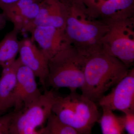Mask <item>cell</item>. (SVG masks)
<instances>
[{
    "label": "cell",
    "mask_w": 134,
    "mask_h": 134,
    "mask_svg": "<svg viewBox=\"0 0 134 134\" xmlns=\"http://www.w3.org/2000/svg\"><path fill=\"white\" fill-rule=\"evenodd\" d=\"M7 19V17L4 13H0V31L5 27Z\"/></svg>",
    "instance_id": "44dd1931"
},
{
    "label": "cell",
    "mask_w": 134,
    "mask_h": 134,
    "mask_svg": "<svg viewBox=\"0 0 134 134\" xmlns=\"http://www.w3.org/2000/svg\"><path fill=\"white\" fill-rule=\"evenodd\" d=\"M122 116L125 130L128 134H134V112L126 113Z\"/></svg>",
    "instance_id": "d6986e66"
},
{
    "label": "cell",
    "mask_w": 134,
    "mask_h": 134,
    "mask_svg": "<svg viewBox=\"0 0 134 134\" xmlns=\"http://www.w3.org/2000/svg\"><path fill=\"white\" fill-rule=\"evenodd\" d=\"M92 15L103 21L134 17V0H81Z\"/></svg>",
    "instance_id": "ba28073f"
},
{
    "label": "cell",
    "mask_w": 134,
    "mask_h": 134,
    "mask_svg": "<svg viewBox=\"0 0 134 134\" xmlns=\"http://www.w3.org/2000/svg\"><path fill=\"white\" fill-rule=\"evenodd\" d=\"M19 0H0V8L3 12L14 5Z\"/></svg>",
    "instance_id": "ffe728a7"
},
{
    "label": "cell",
    "mask_w": 134,
    "mask_h": 134,
    "mask_svg": "<svg viewBox=\"0 0 134 134\" xmlns=\"http://www.w3.org/2000/svg\"><path fill=\"white\" fill-rule=\"evenodd\" d=\"M108 30L102 39L104 52L119 59L128 68L134 62V18L104 21Z\"/></svg>",
    "instance_id": "5b68a950"
},
{
    "label": "cell",
    "mask_w": 134,
    "mask_h": 134,
    "mask_svg": "<svg viewBox=\"0 0 134 134\" xmlns=\"http://www.w3.org/2000/svg\"><path fill=\"white\" fill-rule=\"evenodd\" d=\"M19 53L21 63L31 70L45 87L48 79L49 60L31 38L20 40Z\"/></svg>",
    "instance_id": "30bf717a"
},
{
    "label": "cell",
    "mask_w": 134,
    "mask_h": 134,
    "mask_svg": "<svg viewBox=\"0 0 134 134\" xmlns=\"http://www.w3.org/2000/svg\"><path fill=\"white\" fill-rule=\"evenodd\" d=\"M52 112L79 134H91L100 117L96 103L76 91H71L65 97L56 96Z\"/></svg>",
    "instance_id": "277c9868"
},
{
    "label": "cell",
    "mask_w": 134,
    "mask_h": 134,
    "mask_svg": "<svg viewBox=\"0 0 134 134\" xmlns=\"http://www.w3.org/2000/svg\"><path fill=\"white\" fill-rule=\"evenodd\" d=\"M66 21V9L61 0H41L38 15L29 32L34 26L49 25L64 32Z\"/></svg>",
    "instance_id": "4fadbf2b"
},
{
    "label": "cell",
    "mask_w": 134,
    "mask_h": 134,
    "mask_svg": "<svg viewBox=\"0 0 134 134\" xmlns=\"http://www.w3.org/2000/svg\"><path fill=\"white\" fill-rule=\"evenodd\" d=\"M19 60L14 98L15 112L21 110L42 94L38 87L34 73L29 68L23 65Z\"/></svg>",
    "instance_id": "9c48e42d"
},
{
    "label": "cell",
    "mask_w": 134,
    "mask_h": 134,
    "mask_svg": "<svg viewBox=\"0 0 134 134\" xmlns=\"http://www.w3.org/2000/svg\"><path fill=\"white\" fill-rule=\"evenodd\" d=\"M19 33L13 29L0 41V67L8 66L16 59L20 48V41L18 38Z\"/></svg>",
    "instance_id": "9a60e30c"
},
{
    "label": "cell",
    "mask_w": 134,
    "mask_h": 134,
    "mask_svg": "<svg viewBox=\"0 0 134 134\" xmlns=\"http://www.w3.org/2000/svg\"><path fill=\"white\" fill-rule=\"evenodd\" d=\"M103 114L99 120L102 133L122 134L125 130L122 117L115 115L113 111L105 107H102Z\"/></svg>",
    "instance_id": "2e32d148"
},
{
    "label": "cell",
    "mask_w": 134,
    "mask_h": 134,
    "mask_svg": "<svg viewBox=\"0 0 134 134\" xmlns=\"http://www.w3.org/2000/svg\"><path fill=\"white\" fill-rule=\"evenodd\" d=\"M41 0H19L4 13L19 32H28L38 15Z\"/></svg>",
    "instance_id": "7c38bea8"
},
{
    "label": "cell",
    "mask_w": 134,
    "mask_h": 134,
    "mask_svg": "<svg viewBox=\"0 0 134 134\" xmlns=\"http://www.w3.org/2000/svg\"><path fill=\"white\" fill-rule=\"evenodd\" d=\"M86 59L73 46L67 44L49 60V85L55 89L67 88L70 92L81 90L84 83Z\"/></svg>",
    "instance_id": "3957f363"
},
{
    "label": "cell",
    "mask_w": 134,
    "mask_h": 134,
    "mask_svg": "<svg viewBox=\"0 0 134 134\" xmlns=\"http://www.w3.org/2000/svg\"><path fill=\"white\" fill-rule=\"evenodd\" d=\"M14 114L13 111L0 116V134H9Z\"/></svg>",
    "instance_id": "ac0fdd59"
},
{
    "label": "cell",
    "mask_w": 134,
    "mask_h": 134,
    "mask_svg": "<svg viewBox=\"0 0 134 134\" xmlns=\"http://www.w3.org/2000/svg\"><path fill=\"white\" fill-rule=\"evenodd\" d=\"M19 62L18 58L11 65L2 68L0 77V115L14 107L17 69Z\"/></svg>",
    "instance_id": "5bb4252c"
},
{
    "label": "cell",
    "mask_w": 134,
    "mask_h": 134,
    "mask_svg": "<svg viewBox=\"0 0 134 134\" xmlns=\"http://www.w3.org/2000/svg\"><path fill=\"white\" fill-rule=\"evenodd\" d=\"M46 122V126L40 130L41 134H79L74 129L62 122L53 112Z\"/></svg>",
    "instance_id": "e0dca14e"
},
{
    "label": "cell",
    "mask_w": 134,
    "mask_h": 134,
    "mask_svg": "<svg viewBox=\"0 0 134 134\" xmlns=\"http://www.w3.org/2000/svg\"><path fill=\"white\" fill-rule=\"evenodd\" d=\"M61 1L66 9V43L85 57L103 51L101 41L108 31L107 24L92 15L81 0Z\"/></svg>",
    "instance_id": "6da1fadb"
},
{
    "label": "cell",
    "mask_w": 134,
    "mask_h": 134,
    "mask_svg": "<svg viewBox=\"0 0 134 134\" xmlns=\"http://www.w3.org/2000/svg\"><path fill=\"white\" fill-rule=\"evenodd\" d=\"M86 58L82 95L96 103L124 78L129 69L119 59L103 51Z\"/></svg>",
    "instance_id": "7a4b0ae2"
},
{
    "label": "cell",
    "mask_w": 134,
    "mask_h": 134,
    "mask_svg": "<svg viewBox=\"0 0 134 134\" xmlns=\"http://www.w3.org/2000/svg\"><path fill=\"white\" fill-rule=\"evenodd\" d=\"M55 95L46 90L38 98L15 112L9 134H41L40 130L52 112Z\"/></svg>",
    "instance_id": "8992f818"
},
{
    "label": "cell",
    "mask_w": 134,
    "mask_h": 134,
    "mask_svg": "<svg viewBox=\"0 0 134 134\" xmlns=\"http://www.w3.org/2000/svg\"><path fill=\"white\" fill-rule=\"evenodd\" d=\"M31 39L38 44L40 49L48 60L65 46L66 43L63 32L49 25L34 26L29 32Z\"/></svg>",
    "instance_id": "8fae6325"
},
{
    "label": "cell",
    "mask_w": 134,
    "mask_h": 134,
    "mask_svg": "<svg viewBox=\"0 0 134 134\" xmlns=\"http://www.w3.org/2000/svg\"><path fill=\"white\" fill-rule=\"evenodd\" d=\"M109 94L98 101L101 107L124 113L134 112V69L129 70L126 75L114 86Z\"/></svg>",
    "instance_id": "52a82bcc"
}]
</instances>
